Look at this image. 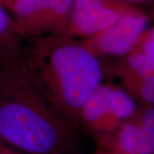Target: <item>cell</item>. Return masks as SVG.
Masks as SVG:
<instances>
[{"mask_svg":"<svg viewBox=\"0 0 154 154\" xmlns=\"http://www.w3.org/2000/svg\"><path fill=\"white\" fill-rule=\"evenodd\" d=\"M20 69L51 106L77 128L84 103L102 84L104 76L99 57L81 39L64 34L28 39Z\"/></svg>","mask_w":154,"mask_h":154,"instance_id":"1","label":"cell"},{"mask_svg":"<svg viewBox=\"0 0 154 154\" xmlns=\"http://www.w3.org/2000/svg\"><path fill=\"white\" fill-rule=\"evenodd\" d=\"M0 139L23 154H80L78 128L20 69L0 70Z\"/></svg>","mask_w":154,"mask_h":154,"instance_id":"2","label":"cell"},{"mask_svg":"<svg viewBox=\"0 0 154 154\" xmlns=\"http://www.w3.org/2000/svg\"><path fill=\"white\" fill-rule=\"evenodd\" d=\"M73 0H13L7 9L27 38L64 34Z\"/></svg>","mask_w":154,"mask_h":154,"instance_id":"3","label":"cell"},{"mask_svg":"<svg viewBox=\"0 0 154 154\" xmlns=\"http://www.w3.org/2000/svg\"><path fill=\"white\" fill-rule=\"evenodd\" d=\"M150 19L140 7L132 6L116 22L89 38L81 39L94 54L109 57H126L139 43L149 28Z\"/></svg>","mask_w":154,"mask_h":154,"instance_id":"4","label":"cell"},{"mask_svg":"<svg viewBox=\"0 0 154 154\" xmlns=\"http://www.w3.org/2000/svg\"><path fill=\"white\" fill-rule=\"evenodd\" d=\"M97 137L103 151L114 154H154V106L138 107L130 119Z\"/></svg>","mask_w":154,"mask_h":154,"instance_id":"5","label":"cell"},{"mask_svg":"<svg viewBox=\"0 0 154 154\" xmlns=\"http://www.w3.org/2000/svg\"><path fill=\"white\" fill-rule=\"evenodd\" d=\"M132 6L114 0H73L64 35L77 39L94 36L116 22Z\"/></svg>","mask_w":154,"mask_h":154,"instance_id":"6","label":"cell"},{"mask_svg":"<svg viewBox=\"0 0 154 154\" xmlns=\"http://www.w3.org/2000/svg\"><path fill=\"white\" fill-rule=\"evenodd\" d=\"M27 48L28 39L19 31L8 10L0 4L1 68H22Z\"/></svg>","mask_w":154,"mask_h":154,"instance_id":"7","label":"cell"},{"mask_svg":"<svg viewBox=\"0 0 154 154\" xmlns=\"http://www.w3.org/2000/svg\"><path fill=\"white\" fill-rule=\"evenodd\" d=\"M112 85L102 83L88 97L81 110L80 123L94 132L96 136L109 131Z\"/></svg>","mask_w":154,"mask_h":154,"instance_id":"8","label":"cell"},{"mask_svg":"<svg viewBox=\"0 0 154 154\" xmlns=\"http://www.w3.org/2000/svg\"><path fill=\"white\" fill-rule=\"evenodd\" d=\"M114 74L121 81L125 90L145 105L154 106V80L137 76L127 70L119 63L112 67Z\"/></svg>","mask_w":154,"mask_h":154,"instance_id":"9","label":"cell"},{"mask_svg":"<svg viewBox=\"0 0 154 154\" xmlns=\"http://www.w3.org/2000/svg\"><path fill=\"white\" fill-rule=\"evenodd\" d=\"M137 108L134 98L125 89L112 85L110 95V127L107 133L114 130L121 123L133 117Z\"/></svg>","mask_w":154,"mask_h":154,"instance_id":"10","label":"cell"},{"mask_svg":"<svg viewBox=\"0 0 154 154\" xmlns=\"http://www.w3.org/2000/svg\"><path fill=\"white\" fill-rule=\"evenodd\" d=\"M137 76L154 80V57L140 51H133L119 63Z\"/></svg>","mask_w":154,"mask_h":154,"instance_id":"11","label":"cell"},{"mask_svg":"<svg viewBox=\"0 0 154 154\" xmlns=\"http://www.w3.org/2000/svg\"><path fill=\"white\" fill-rule=\"evenodd\" d=\"M133 51H140L154 57V27L149 28L144 33Z\"/></svg>","mask_w":154,"mask_h":154,"instance_id":"12","label":"cell"},{"mask_svg":"<svg viewBox=\"0 0 154 154\" xmlns=\"http://www.w3.org/2000/svg\"><path fill=\"white\" fill-rule=\"evenodd\" d=\"M114 1L128 4V5H130L137 6V7H139L140 5L154 4V0H114Z\"/></svg>","mask_w":154,"mask_h":154,"instance_id":"13","label":"cell"},{"mask_svg":"<svg viewBox=\"0 0 154 154\" xmlns=\"http://www.w3.org/2000/svg\"><path fill=\"white\" fill-rule=\"evenodd\" d=\"M0 154H23L16 151L0 139Z\"/></svg>","mask_w":154,"mask_h":154,"instance_id":"14","label":"cell"},{"mask_svg":"<svg viewBox=\"0 0 154 154\" xmlns=\"http://www.w3.org/2000/svg\"><path fill=\"white\" fill-rule=\"evenodd\" d=\"M12 2H13V0H0V4L6 9L9 8V6L11 5Z\"/></svg>","mask_w":154,"mask_h":154,"instance_id":"15","label":"cell"},{"mask_svg":"<svg viewBox=\"0 0 154 154\" xmlns=\"http://www.w3.org/2000/svg\"><path fill=\"white\" fill-rule=\"evenodd\" d=\"M95 154H114L112 152H106V151H102V152H97Z\"/></svg>","mask_w":154,"mask_h":154,"instance_id":"16","label":"cell"},{"mask_svg":"<svg viewBox=\"0 0 154 154\" xmlns=\"http://www.w3.org/2000/svg\"><path fill=\"white\" fill-rule=\"evenodd\" d=\"M153 17H154V11H153Z\"/></svg>","mask_w":154,"mask_h":154,"instance_id":"17","label":"cell"}]
</instances>
